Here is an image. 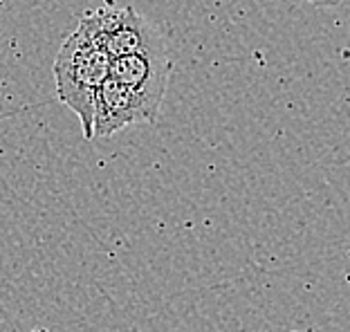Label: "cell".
<instances>
[{
  "label": "cell",
  "instance_id": "3957f363",
  "mask_svg": "<svg viewBox=\"0 0 350 332\" xmlns=\"http://www.w3.org/2000/svg\"><path fill=\"white\" fill-rule=\"evenodd\" d=\"M169 74L171 59L169 52H166V45L148 52L119 57L110 63V77L137 94L155 117L160 115L166 85H169Z\"/></svg>",
  "mask_w": 350,
  "mask_h": 332
},
{
  "label": "cell",
  "instance_id": "277c9868",
  "mask_svg": "<svg viewBox=\"0 0 350 332\" xmlns=\"http://www.w3.org/2000/svg\"><path fill=\"white\" fill-rule=\"evenodd\" d=\"M157 117L150 113L148 106L133 90L122 85L117 79L108 77L97 92L94 101V137H110L115 133L129 128L135 124H153Z\"/></svg>",
  "mask_w": 350,
  "mask_h": 332
},
{
  "label": "cell",
  "instance_id": "6da1fadb",
  "mask_svg": "<svg viewBox=\"0 0 350 332\" xmlns=\"http://www.w3.org/2000/svg\"><path fill=\"white\" fill-rule=\"evenodd\" d=\"M110 54L94 41L81 23L72 34H68L52 63L57 97L79 117L85 139H92L94 101L103 81L110 77Z\"/></svg>",
  "mask_w": 350,
  "mask_h": 332
},
{
  "label": "cell",
  "instance_id": "5b68a950",
  "mask_svg": "<svg viewBox=\"0 0 350 332\" xmlns=\"http://www.w3.org/2000/svg\"><path fill=\"white\" fill-rule=\"evenodd\" d=\"M297 3H308V5H317V7H337L346 0H297Z\"/></svg>",
  "mask_w": 350,
  "mask_h": 332
},
{
  "label": "cell",
  "instance_id": "7a4b0ae2",
  "mask_svg": "<svg viewBox=\"0 0 350 332\" xmlns=\"http://www.w3.org/2000/svg\"><path fill=\"white\" fill-rule=\"evenodd\" d=\"M79 23L110 54V59L148 52L166 45L160 29L150 25L131 5H101L97 10L85 12Z\"/></svg>",
  "mask_w": 350,
  "mask_h": 332
}]
</instances>
